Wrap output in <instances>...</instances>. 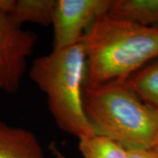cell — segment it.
I'll return each mask as SVG.
<instances>
[{
  "label": "cell",
  "instance_id": "cell-4",
  "mask_svg": "<svg viewBox=\"0 0 158 158\" xmlns=\"http://www.w3.org/2000/svg\"><path fill=\"white\" fill-rule=\"evenodd\" d=\"M36 41V34L0 11V91L13 94L19 89Z\"/></svg>",
  "mask_w": 158,
  "mask_h": 158
},
{
  "label": "cell",
  "instance_id": "cell-8",
  "mask_svg": "<svg viewBox=\"0 0 158 158\" xmlns=\"http://www.w3.org/2000/svg\"><path fill=\"white\" fill-rule=\"evenodd\" d=\"M107 13L141 26H158V0H111Z\"/></svg>",
  "mask_w": 158,
  "mask_h": 158
},
{
  "label": "cell",
  "instance_id": "cell-3",
  "mask_svg": "<svg viewBox=\"0 0 158 158\" xmlns=\"http://www.w3.org/2000/svg\"><path fill=\"white\" fill-rule=\"evenodd\" d=\"M84 106L97 135L127 149L156 146L158 110L142 101L125 81L85 85Z\"/></svg>",
  "mask_w": 158,
  "mask_h": 158
},
{
  "label": "cell",
  "instance_id": "cell-1",
  "mask_svg": "<svg viewBox=\"0 0 158 158\" xmlns=\"http://www.w3.org/2000/svg\"><path fill=\"white\" fill-rule=\"evenodd\" d=\"M86 85L126 81L158 58V26L146 27L105 13L82 38Z\"/></svg>",
  "mask_w": 158,
  "mask_h": 158
},
{
  "label": "cell",
  "instance_id": "cell-2",
  "mask_svg": "<svg viewBox=\"0 0 158 158\" xmlns=\"http://www.w3.org/2000/svg\"><path fill=\"white\" fill-rule=\"evenodd\" d=\"M28 76L47 97L49 112L60 129L78 139L95 134L84 106L87 62L82 41L53 48L35 59Z\"/></svg>",
  "mask_w": 158,
  "mask_h": 158
},
{
  "label": "cell",
  "instance_id": "cell-13",
  "mask_svg": "<svg viewBox=\"0 0 158 158\" xmlns=\"http://www.w3.org/2000/svg\"><path fill=\"white\" fill-rule=\"evenodd\" d=\"M156 146H158V139H157V141H156Z\"/></svg>",
  "mask_w": 158,
  "mask_h": 158
},
{
  "label": "cell",
  "instance_id": "cell-6",
  "mask_svg": "<svg viewBox=\"0 0 158 158\" xmlns=\"http://www.w3.org/2000/svg\"><path fill=\"white\" fill-rule=\"evenodd\" d=\"M0 158H45L33 132L0 120Z\"/></svg>",
  "mask_w": 158,
  "mask_h": 158
},
{
  "label": "cell",
  "instance_id": "cell-9",
  "mask_svg": "<svg viewBox=\"0 0 158 158\" xmlns=\"http://www.w3.org/2000/svg\"><path fill=\"white\" fill-rule=\"evenodd\" d=\"M125 82L142 101L158 110V58Z\"/></svg>",
  "mask_w": 158,
  "mask_h": 158
},
{
  "label": "cell",
  "instance_id": "cell-12",
  "mask_svg": "<svg viewBox=\"0 0 158 158\" xmlns=\"http://www.w3.org/2000/svg\"><path fill=\"white\" fill-rule=\"evenodd\" d=\"M51 150H52V152L55 154V156H56V158H68L67 156H65L63 154L60 152L55 145H52L51 146Z\"/></svg>",
  "mask_w": 158,
  "mask_h": 158
},
{
  "label": "cell",
  "instance_id": "cell-5",
  "mask_svg": "<svg viewBox=\"0 0 158 158\" xmlns=\"http://www.w3.org/2000/svg\"><path fill=\"white\" fill-rule=\"evenodd\" d=\"M111 0H56L51 26L53 48H62L81 42L92 23L107 13Z\"/></svg>",
  "mask_w": 158,
  "mask_h": 158
},
{
  "label": "cell",
  "instance_id": "cell-7",
  "mask_svg": "<svg viewBox=\"0 0 158 158\" xmlns=\"http://www.w3.org/2000/svg\"><path fill=\"white\" fill-rule=\"evenodd\" d=\"M56 0H0V11L8 14L17 25L34 23L50 26Z\"/></svg>",
  "mask_w": 158,
  "mask_h": 158
},
{
  "label": "cell",
  "instance_id": "cell-10",
  "mask_svg": "<svg viewBox=\"0 0 158 158\" xmlns=\"http://www.w3.org/2000/svg\"><path fill=\"white\" fill-rule=\"evenodd\" d=\"M78 148L83 158H127V148L97 134L78 139Z\"/></svg>",
  "mask_w": 158,
  "mask_h": 158
},
{
  "label": "cell",
  "instance_id": "cell-11",
  "mask_svg": "<svg viewBox=\"0 0 158 158\" xmlns=\"http://www.w3.org/2000/svg\"><path fill=\"white\" fill-rule=\"evenodd\" d=\"M127 158H158V146L127 149Z\"/></svg>",
  "mask_w": 158,
  "mask_h": 158
}]
</instances>
